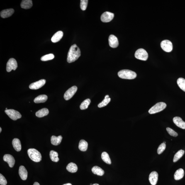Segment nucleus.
<instances>
[{
    "instance_id": "nucleus-1",
    "label": "nucleus",
    "mask_w": 185,
    "mask_h": 185,
    "mask_svg": "<svg viewBox=\"0 0 185 185\" xmlns=\"http://www.w3.org/2000/svg\"><path fill=\"white\" fill-rule=\"evenodd\" d=\"M81 54L80 49L77 45L74 44L71 46L68 54L67 62L71 63L75 62L80 56Z\"/></svg>"
},
{
    "instance_id": "nucleus-2",
    "label": "nucleus",
    "mask_w": 185,
    "mask_h": 185,
    "mask_svg": "<svg viewBox=\"0 0 185 185\" xmlns=\"http://www.w3.org/2000/svg\"><path fill=\"white\" fill-rule=\"evenodd\" d=\"M119 77L121 79L131 80L135 78L137 76L136 73L129 70H123L118 73Z\"/></svg>"
},
{
    "instance_id": "nucleus-3",
    "label": "nucleus",
    "mask_w": 185,
    "mask_h": 185,
    "mask_svg": "<svg viewBox=\"0 0 185 185\" xmlns=\"http://www.w3.org/2000/svg\"><path fill=\"white\" fill-rule=\"evenodd\" d=\"M29 157L32 160L35 162H39L42 160V155L40 153L34 149H30L28 150Z\"/></svg>"
},
{
    "instance_id": "nucleus-4",
    "label": "nucleus",
    "mask_w": 185,
    "mask_h": 185,
    "mask_svg": "<svg viewBox=\"0 0 185 185\" xmlns=\"http://www.w3.org/2000/svg\"><path fill=\"white\" fill-rule=\"evenodd\" d=\"M167 106L165 103L161 102L156 103L149 110V113L151 114H154L162 111Z\"/></svg>"
},
{
    "instance_id": "nucleus-5",
    "label": "nucleus",
    "mask_w": 185,
    "mask_h": 185,
    "mask_svg": "<svg viewBox=\"0 0 185 185\" xmlns=\"http://www.w3.org/2000/svg\"><path fill=\"white\" fill-rule=\"evenodd\" d=\"M135 57L136 58L139 60L146 61L148 58V54L144 49L140 48L136 51Z\"/></svg>"
},
{
    "instance_id": "nucleus-6",
    "label": "nucleus",
    "mask_w": 185,
    "mask_h": 185,
    "mask_svg": "<svg viewBox=\"0 0 185 185\" xmlns=\"http://www.w3.org/2000/svg\"><path fill=\"white\" fill-rule=\"evenodd\" d=\"M5 113L10 118L13 120H16L21 118L22 116L19 112L12 109H7L5 110Z\"/></svg>"
},
{
    "instance_id": "nucleus-7",
    "label": "nucleus",
    "mask_w": 185,
    "mask_h": 185,
    "mask_svg": "<svg viewBox=\"0 0 185 185\" xmlns=\"http://www.w3.org/2000/svg\"><path fill=\"white\" fill-rule=\"evenodd\" d=\"M161 47L164 51L170 52L173 50L172 44L168 40H164L161 42Z\"/></svg>"
},
{
    "instance_id": "nucleus-8",
    "label": "nucleus",
    "mask_w": 185,
    "mask_h": 185,
    "mask_svg": "<svg viewBox=\"0 0 185 185\" xmlns=\"http://www.w3.org/2000/svg\"><path fill=\"white\" fill-rule=\"evenodd\" d=\"M17 67V62L16 59L11 58L9 59L7 64L6 70L8 72H10L13 70H16Z\"/></svg>"
},
{
    "instance_id": "nucleus-9",
    "label": "nucleus",
    "mask_w": 185,
    "mask_h": 185,
    "mask_svg": "<svg viewBox=\"0 0 185 185\" xmlns=\"http://www.w3.org/2000/svg\"><path fill=\"white\" fill-rule=\"evenodd\" d=\"M78 88L77 86H74L70 88L66 91L64 95V98L66 101L70 99L77 91Z\"/></svg>"
},
{
    "instance_id": "nucleus-10",
    "label": "nucleus",
    "mask_w": 185,
    "mask_h": 185,
    "mask_svg": "<svg viewBox=\"0 0 185 185\" xmlns=\"http://www.w3.org/2000/svg\"><path fill=\"white\" fill-rule=\"evenodd\" d=\"M114 14L113 13L106 11L103 13L101 16V20L103 23H108L113 19Z\"/></svg>"
},
{
    "instance_id": "nucleus-11",
    "label": "nucleus",
    "mask_w": 185,
    "mask_h": 185,
    "mask_svg": "<svg viewBox=\"0 0 185 185\" xmlns=\"http://www.w3.org/2000/svg\"><path fill=\"white\" fill-rule=\"evenodd\" d=\"M46 81L45 79H41L35 82L32 83L29 86V88L32 90H38L43 87L45 84Z\"/></svg>"
},
{
    "instance_id": "nucleus-12",
    "label": "nucleus",
    "mask_w": 185,
    "mask_h": 185,
    "mask_svg": "<svg viewBox=\"0 0 185 185\" xmlns=\"http://www.w3.org/2000/svg\"><path fill=\"white\" fill-rule=\"evenodd\" d=\"M108 41L109 46L111 48H116L118 46V38L114 35H110L109 37Z\"/></svg>"
},
{
    "instance_id": "nucleus-13",
    "label": "nucleus",
    "mask_w": 185,
    "mask_h": 185,
    "mask_svg": "<svg viewBox=\"0 0 185 185\" xmlns=\"http://www.w3.org/2000/svg\"><path fill=\"white\" fill-rule=\"evenodd\" d=\"M158 174L156 171H153L151 173L149 176V180L151 184L152 185L156 184L158 180Z\"/></svg>"
},
{
    "instance_id": "nucleus-14",
    "label": "nucleus",
    "mask_w": 185,
    "mask_h": 185,
    "mask_svg": "<svg viewBox=\"0 0 185 185\" xmlns=\"http://www.w3.org/2000/svg\"><path fill=\"white\" fill-rule=\"evenodd\" d=\"M4 160L8 163L10 167L13 168L15 162V159L13 156L10 154H5L3 157Z\"/></svg>"
},
{
    "instance_id": "nucleus-15",
    "label": "nucleus",
    "mask_w": 185,
    "mask_h": 185,
    "mask_svg": "<svg viewBox=\"0 0 185 185\" xmlns=\"http://www.w3.org/2000/svg\"><path fill=\"white\" fill-rule=\"evenodd\" d=\"M173 122L176 126L183 129H185V122L179 117H176L173 118Z\"/></svg>"
},
{
    "instance_id": "nucleus-16",
    "label": "nucleus",
    "mask_w": 185,
    "mask_h": 185,
    "mask_svg": "<svg viewBox=\"0 0 185 185\" xmlns=\"http://www.w3.org/2000/svg\"><path fill=\"white\" fill-rule=\"evenodd\" d=\"M19 174L21 179L23 180H26L28 177V172L24 167V166H20L19 170Z\"/></svg>"
},
{
    "instance_id": "nucleus-17",
    "label": "nucleus",
    "mask_w": 185,
    "mask_h": 185,
    "mask_svg": "<svg viewBox=\"0 0 185 185\" xmlns=\"http://www.w3.org/2000/svg\"><path fill=\"white\" fill-rule=\"evenodd\" d=\"M14 10L13 9H7L3 10L1 12V16L3 18L9 17L14 13Z\"/></svg>"
},
{
    "instance_id": "nucleus-18",
    "label": "nucleus",
    "mask_w": 185,
    "mask_h": 185,
    "mask_svg": "<svg viewBox=\"0 0 185 185\" xmlns=\"http://www.w3.org/2000/svg\"><path fill=\"white\" fill-rule=\"evenodd\" d=\"M63 36V33L62 31H59L55 34L52 36L51 39L53 43H55L60 41Z\"/></svg>"
},
{
    "instance_id": "nucleus-19",
    "label": "nucleus",
    "mask_w": 185,
    "mask_h": 185,
    "mask_svg": "<svg viewBox=\"0 0 185 185\" xmlns=\"http://www.w3.org/2000/svg\"><path fill=\"white\" fill-rule=\"evenodd\" d=\"M12 144L13 148L17 151L19 152L21 150V142L19 139L15 138L13 139Z\"/></svg>"
},
{
    "instance_id": "nucleus-20",
    "label": "nucleus",
    "mask_w": 185,
    "mask_h": 185,
    "mask_svg": "<svg viewBox=\"0 0 185 185\" xmlns=\"http://www.w3.org/2000/svg\"><path fill=\"white\" fill-rule=\"evenodd\" d=\"M62 139V137L61 135H59L58 137L53 135L51 137V142L52 145H58L60 144Z\"/></svg>"
},
{
    "instance_id": "nucleus-21",
    "label": "nucleus",
    "mask_w": 185,
    "mask_h": 185,
    "mask_svg": "<svg viewBox=\"0 0 185 185\" xmlns=\"http://www.w3.org/2000/svg\"><path fill=\"white\" fill-rule=\"evenodd\" d=\"M32 6L33 4L31 0H24L22 1L21 4V7L25 9H30Z\"/></svg>"
},
{
    "instance_id": "nucleus-22",
    "label": "nucleus",
    "mask_w": 185,
    "mask_h": 185,
    "mask_svg": "<svg viewBox=\"0 0 185 185\" xmlns=\"http://www.w3.org/2000/svg\"><path fill=\"white\" fill-rule=\"evenodd\" d=\"M184 176V171L183 169L180 168L176 171L174 174V179L176 180H178L182 179Z\"/></svg>"
},
{
    "instance_id": "nucleus-23",
    "label": "nucleus",
    "mask_w": 185,
    "mask_h": 185,
    "mask_svg": "<svg viewBox=\"0 0 185 185\" xmlns=\"http://www.w3.org/2000/svg\"><path fill=\"white\" fill-rule=\"evenodd\" d=\"M49 113V110L48 109L44 108L39 110L36 113V116L39 118L47 116Z\"/></svg>"
},
{
    "instance_id": "nucleus-24",
    "label": "nucleus",
    "mask_w": 185,
    "mask_h": 185,
    "mask_svg": "<svg viewBox=\"0 0 185 185\" xmlns=\"http://www.w3.org/2000/svg\"><path fill=\"white\" fill-rule=\"evenodd\" d=\"M48 97L45 95H39L34 99V102L35 103H43L46 101Z\"/></svg>"
},
{
    "instance_id": "nucleus-25",
    "label": "nucleus",
    "mask_w": 185,
    "mask_h": 185,
    "mask_svg": "<svg viewBox=\"0 0 185 185\" xmlns=\"http://www.w3.org/2000/svg\"><path fill=\"white\" fill-rule=\"evenodd\" d=\"M93 174L99 176H102L104 174V171L101 168L97 166H94L92 169Z\"/></svg>"
},
{
    "instance_id": "nucleus-26",
    "label": "nucleus",
    "mask_w": 185,
    "mask_h": 185,
    "mask_svg": "<svg viewBox=\"0 0 185 185\" xmlns=\"http://www.w3.org/2000/svg\"><path fill=\"white\" fill-rule=\"evenodd\" d=\"M67 170L71 173L76 172L78 170V167L75 164L70 162L68 164L66 167Z\"/></svg>"
},
{
    "instance_id": "nucleus-27",
    "label": "nucleus",
    "mask_w": 185,
    "mask_h": 185,
    "mask_svg": "<svg viewBox=\"0 0 185 185\" xmlns=\"http://www.w3.org/2000/svg\"><path fill=\"white\" fill-rule=\"evenodd\" d=\"M88 147V142L84 140H81L80 141L79 148L81 151H86L87 150Z\"/></svg>"
},
{
    "instance_id": "nucleus-28",
    "label": "nucleus",
    "mask_w": 185,
    "mask_h": 185,
    "mask_svg": "<svg viewBox=\"0 0 185 185\" xmlns=\"http://www.w3.org/2000/svg\"><path fill=\"white\" fill-rule=\"evenodd\" d=\"M110 101H111V99L109 98V96L108 95H106V96H105L104 99L98 105V107L102 108L107 106L110 102Z\"/></svg>"
},
{
    "instance_id": "nucleus-29",
    "label": "nucleus",
    "mask_w": 185,
    "mask_h": 185,
    "mask_svg": "<svg viewBox=\"0 0 185 185\" xmlns=\"http://www.w3.org/2000/svg\"><path fill=\"white\" fill-rule=\"evenodd\" d=\"M50 157L51 159L54 162H58L59 159L58 157V153L54 151H50Z\"/></svg>"
},
{
    "instance_id": "nucleus-30",
    "label": "nucleus",
    "mask_w": 185,
    "mask_h": 185,
    "mask_svg": "<svg viewBox=\"0 0 185 185\" xmlns=\"http://www.w3.org/2000/svg\"><path fill=\"white\" fill-rule=\"evenodd\" d=\"M101 158L105 162L108 164H111V161L110 160L109 155L106 152H103L101 154Z\"/></svg>"
},
{
    "instance_id": "nucleus-31",
    "label": "nucleus",
    "mask_w": 185,
    "mask_h": 185,
    "mask_svg": "<svg viewBox=\"0 0 185 185\" xmlns=\"http://www.w3.org/2000/svg\"><path fill=\"white\" fill-rule=\"evenodd\" d=\"M184 150H181L178 151L174 156L173 162H177L180 158H181L184 155Z\"/></svg>"
},
{
    "instance_id": "nucleus-32",
    "label": "nucleus",
    "mask_w": 185,
    "mask_h": 185,
    "mask_svg": "<svg viewBox=\"0 0 185 185\" xmlns=\"http://www.w3.org/2000/svg\"><path fill=\"white\" fill-rule=\"evenodd\" d=\"M177 83L179 88L185 92V79L182 78H179L177 80Z\"/></svg>"
},
{
    "instance_id": "nucleus-33",
    "label": "nucleus",
    "mask_w": 185,
    "mask_h": 185,
    "mask_svg": "<svg viewBox=\"0 0 185 185\" xmlns=\"http://www.w3.org/2000/svg\"><path fill=\"white\" fill-rule=\"evenodd\" d=\"M91 100L88 99L85 100L83 101L80 106V108L81 110H85L87 109L90 103H91Z\"/></svg>"
},
{
    "instance_id": "nucleus-34",
    "label": "nucleus",
    "mask_w": 185,
    "mask_h": 185,
    "mask_svg": "<svg viewBox=\"0 0 185 185\" xmlns=\"http://www.w3.org/2000/svg\"><path fill=\"white\" fill-rule=\"evenodd\" d=\"M54 54H50L43 56L41 58V60L42 61H47L52 60L54 58Z\"/></svg>"
},
{
    "instance_id": "nucleus-35",
    "label": "nucleus",
    "mask_w": 185,
    "mask_h": 185,
    "mask_svg": "<svg viewBox=\"0 0 185 185\" xmlns=\"http://www.w3.org/2000/svg\"><path fill=\"white\" fill-rule=\"evenodd\" d=\"M88 1V0H82L81 1L80 8L82 11H85L87 8Z\"/></svg>"
},
{
    "instance_id": "nucleus-36",
    "label": "nucleus",
    "mask_w": 185,
    "mask_h": 185,
    "mask_svg": "<svg viewBox=\"0 0 185 185\" xmlns=\"http://www.w3.org/2000/svg\"><path fill=\"white\" fill-rule=\"evenodd\" d=\"M166 147V144L162 143L161 144L158 148L157 150V153L160 154L165 150Z\"/></svg>"
},
{
    "instance_id": "nucleus-37",
    "label": "nucleus",
    "mask_w": 185,
    "mask_h": 185,
    "mask_svg": "<svg viewBox=\"0 0 185 185\" xmlns=\"http://www.w3.org/2000/svg\"><path fill=\"white\" fill-rule=\"evenodd\" d=\"M166 130H167V131L169 135L172 136L176 137L178 135V134L176 132L172 130V129L169 128V127H168V128H166Z\"/></svg>"
},
{
    "instance_id": "nucleus-38",
    "label": "nucleus",
    "mask_w": 185,
    "mask_h": 185,
    "mask_svg": "<svg viewBox=\"0 0 185 185\" xmlns=\"http://www.w3.org/2000/svg\"><path fill=\"white\" fill-rule=\"evenodd\" d=\"M7 184V181L4 176L1 174H0V184L6 185Z\"/></svg>"
},
{
    "instance_id": "nucleus-39",
    "label": "nucleus",
    "mask_w": 185,
    "mask_h": 185,
    "mask_svg": "<svg viewBox=\"0 0 185 185\" xmlns=\"http://www.w3.org/2000/svg\"><path fill=\"white\" fill-rule=\"evenodd\" d=\"M33 185H40L39 183L37 182H35L34 183Z\"/></svg>"
},
{
    "instance_id": "nucleus-40",
    "label": "nucleus",
    "mask_w": 185,
    "mask_h": 185,
    "mask_svg": "<svg viewBox=\"0 0 185 185\" xmlns=\"http://www.w3.org/2000/svg\"><path fill=\"white\" fill-rule=\"evenodd\" d=\"M63 185H72L71 184V183H66V184H63Z\"/></svg>"
},
{
    "instance_id": "nucleus-41",
    "label": "nucleus",
    "mask_w": 185,
    "mask_h": 185,
    "mask_svg": "<svg viewBox=\"0 0 185 185\" xmlns=\"http://www.w3.org/2000/svg\"><path fill=\"white\" fill-rule=\"evenodd\" d=\"M92 185H99V184H97V183H95V184H92Z\"/></svg>"
},
{
    "instance_id": "nucleus-42",
    "label": "nucleus",
    "mask_w": 185,
    "mask_h": 185,
    "mask_svg": "<svg viewBox=\"0 0 185 185\" xmlns=\"http://www.w3.org/2000/svg\"><path fill=\"white\" fill-rule=\"evenodd\" d=\"M1 131H2V129H1V128H0V132H1Z\"/></svg>"
},
{
    "instance_id": "nucleus-43",
    "label": "nucleus",
    "mask_w": 185,
    "mask_h": 185,
    "mask_svg": "<svg viewBox=\"0 0 185 185\" xmlns=\"http://www.w3.org/2000/svg\"><path fill=\"white\" fill-rule=\"evenodd\" d=\"M163 143H164V144H166V142H164Z\"/></svg>"
}]
</instances>
